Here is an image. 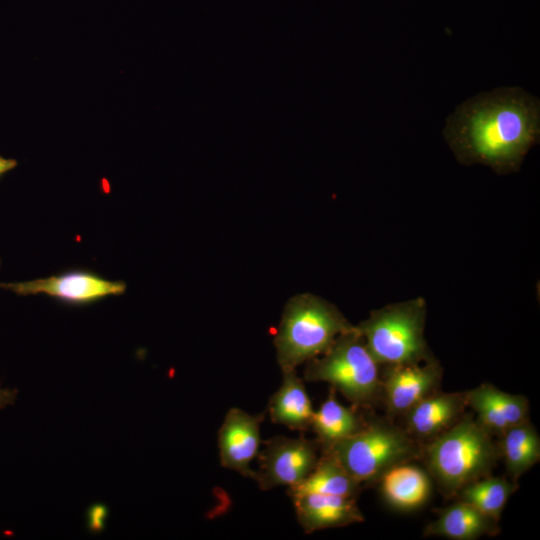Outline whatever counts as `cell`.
I'll return each mask as SVG.
<instances>
[{
	"label": "cell",
	"instance_id": "6da1fadb",
	"mask_svg": "<svg viewBox=\"0 0 540 540\" xmlns=\"http://www.w3.org/2000/svg\"><path fill=\"white\" fill-rule=\"evenodd\" d=\"M443 136L461 164L516 172L539 142L540 102L520 87L479 93L447 117Z\"/></svg>",
	"mask_w": 540,
	"mask_h": 540
},
{
	"label": "cell",
	"instance_id": "7a4b0ae2",
	"mask_svg": "<svg viewBox=\"0 0 540 540\" xmlns=\"http://www.w3.org/2000/svg\"><path fill=\"white\" fill-rule=\"evenodd\" d=\"M427 472L442 491L453 496L468 483L490 475L500 451L476 419L462 415L446 431L421 448Z\"/></svg>",
	"mask_w": 540,
	"mask_h": 540
},
{
	"label": "cell",
	"instance_id": "3957f363",
	"mask_svg": "<svg viewBox=\"0 0 540 540\" xmlns=\"http://www.w3.org/2000/svg\"><path fill=\"white\" fill-rule=\"evenodd\" d=\"M354 326L332 303L300 294L285 306L274 345L281 370L296 369L325 353L335 339Z\"/></svg>",
	"mask_w": 540,
	"mask_h": 540
},
{
	"label": "cell",
	"instance_id": "277c9868",
	"mask_svg": "<svg viewBox=\"0 0 540 540\" xmlns=\"http://www.w3.org/2000/svg\"><path fill=\"white\" fill-rule=\"evenodd\" d=\"M380 366L354 326L325 353L306 362L304 379L327 382L354 407L368 409L382 401Z\"/></svg>",
	"mask_w": 540,
	"mask_h": 540
},
{
	"label": "cell",
	"instance_id": "5b68a950",
	"mask_svg": "<svg viewBox=\"0 0 540 540\" xmlns=\"http://www.w3.org/2000/svg\"><path fill=\"white\" fill-rule=\"evenodd\" d=\"M426 301L422 297L373 310L356 328L381 366L433 359L425 340Z\"/></svg>",
	"mask_w": 540,
	"mask_h": 540
},
{
	"label": "cell",
	"instance_id": "8992f818",
	"mask_svg": "<svg viewBox=\"0 0 540 540\" xmlns=\"http://www.w3.org/2000/svg\"><path fill=\"white\" fill-rule=\"evenodd\" d=\"M321 452L331 454L363 486L376 484L389 468L420 457L421 448L405 429L375 419Z\"/></svg>",
	"mask_w": 540,
	"mask_h": 540
},
{
	"label": "cell",
	"instance_id": "52a82bcc",
	"mask_svg": "<svg viewBox=\"0 0 540 540\" xmlns=\"http://www.w3.org/2000/svg\"><path fill=\"white\" fill-rule=\"evenodd\" d=\"M263 443L264 449L257 456L259 469L252 478L262 490L299 484L313 471L320 457L317 440L303 436H275Z\"/></svg>",
	"mask_w": 540,
	"mask_h": 540
},
{
	"label": "cell",
	"instance_id": "ba28073f",
	"mask_svg": "<svg viewBox=\"0 0 540 540\" xmlns=\"http://www.w3.org/2000/svg\"><path fill=\"white\" fill-rule=\"evenodd\" d=\"M381 376L382 400L392 417L404 415L415 404L438 391L442 367L435 359L385 366Z\"/></svg>",
	"mask_w": 540,
	"mask_h": 540
},
{
	"label": "cell",
	"instance_id": "9c48e42d",
	"mask_svg": "<svg viewBox=\"0 0 540 540\" xmlns=\"http://www.w3.org/2000/svg\"><path fill=\"white\" fill-rule=\"evenodd\" d=\"M0 288L19 295L45 294L70 303H88L122 294L126 285L87 272H70L24 282L0 283Z\"/></svg>",
	"mask_w": 540,
	"mask_h": 540
},
{
	"label": "cell",
	"instance_id": "30bf717a",
	"mask_svg": "<svg viewBox=\"0 0 540 540\" xmlns=\"http://www.w3.org/2000/svg\"><path fill=\"white\" fill-rule=\"evenodd\" d=\"M265 412L251 415L239 408H231L218 431L220 463L245 477L253 478L251 461L258 456L261 444L260 425Z\"/></svg>",
	"mask_w": 540,
	"mask_h": 540
},
{
	"label": "cell",
	"instance_id": "8fae6325",
	"mask_svg": "<svg viewBox=\"0 0 540 540\" xmlns=\"http://www.w3.org/2000/svg\"><path fill=\"white\" fill-rule=\"evenodd\" d=\"M465 399L467 407L475 411L476 420L493 436L529 420L525 396L504 392L489 383L465 391Z\"/></svg>",
	"mask_w": 540,
	"mask_h": 540
},
{
	"label": "cell",
	"instance_id": "7c38bea8",
	"mask_svg": "<svg viewBox=\"0 0 540 540\" xmlns=\"http://www.w3.org/2000/svg\"><path fill=\"white\" fill-rule=\"evenodd\" d=\"M291 499L297 520L306 533L364 521L356 498L305 493Z\"/></svg>",
	"mask_w": 540,
	"mask_h": 540
},
{
	"label": "cell",
	"instance_id": "4fadbf2b",
	"mask_svg": "<svg viewBox=\"0 0 540 540\" xmlns=\"http://www.w3.org/2000/svg\"><path fill=\"white\" fill-rule=\"evenodd\" d=\"M467 407L465 392H434L408 410L405 430L410 436L431 440L446 431Z\"/></svg>",
	"mask_w": 540,
	"mask_h": 540
},
{
	"label": "cell",
	"instance_id": "5bb4252c",
	"mask_svg": "<svg viewBox=\"0 0 540 540\" xmlns=\"http://www.w3.org/2000/svg\"><path fill=\"white\" fill-rule=\"evenodd\" d=\"M377 484L386 503L399 511H412L424 505L432 488L427 470L410 461L389 468Z\"/></svg>",
	"mask_w": 540,
	"mask_h": 540
},
{
	"label": "cell",
	"instance_id": "9a60e30c",
	"mask_svg": "<svg viewBox=\"0 0 540 540\" xmlns=\"http://www.w3.org/2000/svg\"><path fill=\"white\" fill-rule=\"evenodd\" d=\"M498 521L464 501L440 509L438 517L424 529L425 536L452 540H475L499 533Z\"/></svg>",
	"mask_w": 540,
	"mask_h": 540
},
{
	"label": "cell",
	"instance_id": "2e32d148",
	"mask_svg": "<svg viewBox=\"0 0 540 540\" xmlns=\"http://www.w3.org/2000/svg\"><path fill=\"white\" fill-rule=\"evenodd\" d=\"M282 373V384L269 400V416L276 424L304 432L310 428L314 414L311 400L296 369L283 370Z\"/></svg>",
	"mask_w": 540,
	"mask_h": 540
},
{
	"label": "cell",
	"instance_id": "e0dca14e",
	"mask_svg": "<svg viewBox=\"0 0 540 540\" xmlns=\"http://www.w3.org/2000/svg\"><path fill=\"white\" fill-rule=\"evenodd\" d=\"M332 388L327 399L314 411L310 428L317 436L320 451L359 432L367 420L353 406L339 403Z\"/></svg>",
	"mask_w": 540,
	"mask_h": 540
},
{
	"label": "cell",
	"instance_id": "ac0fdd59",
	"mask_svg": "<svg viewBox=\"0 0 540 540\" xmlns=\"http://www.w3.org/2000/svg\"><path fill=\"white\" fill-rule=\"evenodd\" d=\"M321 453L313 471L299 484L288 487V495L318 493L356 498L363 486L331 454Z\"/></svg>",
	"mask_w": 540,
	"mask_h": 540
},
{
	"label": "cell",
	"instance_id": "d6986e66",
	"mask_svg": "<svg viewBox=\"0 0 540 540\" xmlns=\"http://www.w3.org/2000/svg\"><path fill=\"white\" fill-rule=\"evenodd\" d=\"M500 456L505 462L510 479H517L540 459V437L528 421L507 429L500 436Z\"/></svg>",
	"mask_w": 540,
	"mask_h": 540
},
{
	"label": "cell",
	"instance_id": "ffe728a7",
	"mask_svg": "<svg viewBox=\"0 0 540 540\" xmlns=\"http://www.w3.org/2000/svg\"><path fill=\"white\" fill-rule=\"evenodd\" d=\"M517 488L516 481L512 479L487 475L463 486L455 496L499 521L508 499Z\"/></svg>",
	"mask_w": 540,
	"mask_h": 540
},
{
	"label": "cell",
	"instance_id": "44dd1931",
	"mask_svg": "<svg viewBox=\"0 0 540 540\" xmlns=\"http://www.w3.org/2000/svg\"><path fill=\"white\" fill-rule=\"evenodd\" d=\"M15 399V391L0 387V410L11 405Z\"/></svg>",
	"mask_w": 540,
	"mask_h": 540
},
{
	"label": "cell",
	"instance_id": "7402d4cb",
	"mask_svg": "<svg viewBox=\"0 0 540 540\" xmlns=\"http://www.w3.org/2000/svg\"><path fill=\"white\" fill-rule=\"evenodd\" d=\"M17 166L15 159L4 158L0 156V177Z\"/></svg>",
	"mask_w": 540,
	"mask_h": 540
},
{
	"label": "cell",
	"instance_id": "603a6c76",
	"mask_svg": "<svg viewBox=\"0 0 540 540\" xmlns=\"http://www.w3.org/2000/svg\"><path fill=\"white\" fill-rule=\"evenodd\" d=\"M92 512H93L92 517H91V519L93 520L92 526L99 527L100 521L102 520L105 511L102 509V507H96L93 509Z\"/></svg>",
	"mask_w": 540,
	"mask_h": 540
}]
</instances>
